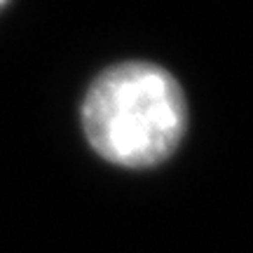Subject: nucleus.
<instances>
[{
  "mask_svg": "<svg viewBox=\"0 0 253 253\" xmlns=\"http://www.w3.org/2000/svg\"><path fill=\"white\" fill-rule=\"evenodd\" d=\"M94 150L122 167H150L173 153L185 129V99L153 63H122L101 75L82 106Z\"/></svg>",
  "mask_w": 253,
  "mask_h": 253,
  "instance_id": "obj_1",
  "label": "nucleus"
},
{
  "mask_svg": "<svg viewBox=\"0 0 253 253\" xmlns=\"http://www.w3.org/2000/svg\"><path fill=\"white\" fill-rule=\"evenodd\" d=\"M5 2H7V0H0V7H2V5H5Z\"/></svg>",
  "mask_w": 253,
  "mask_h": 253,
  "instance_id": "obj_2",
  "label": "nucleus"
}]
</instances>
